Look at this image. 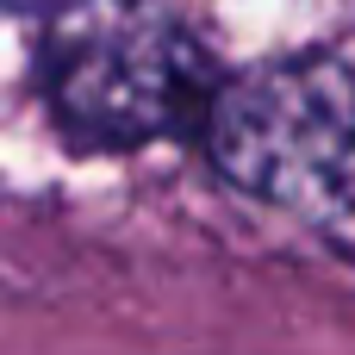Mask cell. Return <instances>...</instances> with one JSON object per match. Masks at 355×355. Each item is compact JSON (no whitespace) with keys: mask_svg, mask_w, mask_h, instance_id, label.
Returning a JSON list of instances; mask_svg holds the SVG:
<instances>
[{"mask_svg":"<svg viewBox=\"0 0 355 355\" xmlns=\"http://www.w3.org/2000/svg\"><path fill=\"white\" fill-rule=\"evenodd\" d=\"M218 168L306 218L355 212V69L337 56H287L237 75L206 100Z\"/></svg>","mask_w":355,"mask_h":355,"instance_id":"cell-2","label":"cell"},{"mask_svg":"<svg viewBox=\"0 0 355 355\" xmlns=\"http://www.w3.org/2000/svg\"><path fill=\"white\" fill-rule=\"evenodd\" d=\"M0 6H31V0H0Z\"/></svg>","mask_w":355,"mask_h":355,"instance_id":"cell-3","label":"cell"},{"mask_svg":"<svg viewBox=\"0 0 355 355\" xmlns=\"http://www.w3.org/2000/svg\"><path fill=\"white\" fill-rule=\"evenodd\" d=\"M44 81L81 144H150L212 100L193 31L150 0H81L50 25Z\"/></svg>","mask_w":355,"mask_h":355,"instance_id":"cell-1","label":"cell"}]
</instances>
